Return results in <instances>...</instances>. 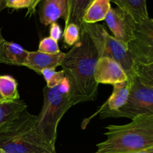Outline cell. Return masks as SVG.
<instances>
[{
	"label": "cell",
	"mask_w": 153,
	"mask_h": 153,
	"mask_svg": "<svg viewBox=\"0 0 153 153\" xmlns=\"http://www.w3.org/2000/svg\"><path fill=\"white\" fill-rule=\"evenodd\" d=\"M128 49L135 64L153 63V19L146 18L135 23L133 39Z\"/></svg>",
	"instance_id": "obj_7"
},
{
	"label": "cell",
	"mask_w": 153,
	"mask_h": 153,
	"mask_svg": "<svg viewBox=\"0 0 153 153\" xmlns=\"http://www.w3.org/2000/svg\"><path fill=\"white\" fill-rule=\"evenodd\" d=\"M114 37L127 45L133 39L135 23L133 18L119 7H111L105 19Z\"/></svg>",
	"instance_id": "obj_8"
},
{
	"label": "cell",
	"mask_w": 153,
	"mask_h": 153,
	"mask_svg": "<svg viewBox=\"0 0 153 153\" xmlns=\"http://www.w3.org/2000/svg\"><path fill=\"white\" fill-rule=\"evenodd\" d=\"M81 28L77 25L70 23L64 27L63 41L67 46H73L80 39Z\"/></svg>",
	"instance_id": "obj_21"
},
{
	"label": "cell",
	"mask_w": 153,
	"mask_h": 153,
	"mask_svg": "<svg viewBox=\"0 0 153 153\" xmlns=\"http://www.w3.org/2000/svg\"><path fill=\"white\" fill-rule=\"evenodd\" d=\"M98 60V52L92 39L81 28L80 39L65 53L61 64L77 104L97 99L99 84L94 74Z\"/></svg>",
	"instance_id": "obj_1"
},
{
	"label": "cell",
	"mask_w": 153,
	"mask_h": 153,
	"mask_svg": "<svg viewBox=\"0 0 153 153\" xmlns=\"http://www.w3.org/2000/svg\"><path fill=\"white\" fill-rule=\"evenodd\" d=\"M3 37H2V34H1V28H0V41L3 40Z\"/></svg>",
	"instance_id": "obj_28"
},
{
	"label": "cell",
	"mask_w": 153,
	"mask_h": 153,
	"mask_svg": "<svg viewBox=\"0 0 153 153\" xmlns=\"http://www.w3.org/2000/svg\"><path fill=\"white\" fill-rule=\"evenodd\" d=\"M40 75L43 76L46 82V88H52L58 86L65 78V73L63 70L56 71L54 68H46L41 71Z\"/></svg>",
	"instance_id": "obj_20"
},
{
	"label": "cell",
	"mask_w": 153,
	"mask_h": 153,
	"mask_svg": "<svg viewBox=\"0 0 153 153\" xmlns=\"http://www.w3.org/2000/svg\"><path fill=\"white\" fill-rule=\"evenodd\" d=\"M107 138L94 153H130L153 147V115L142 114L126 125L105 127Z\"/></svg>",
	"instance_id": "obj_2"
},
{
	"label": "cell",
	"mask_w": 153,
	"mask_h": 153,
	"mask_svg": "<svg viewBox=\"0 0 153 153\" xmlns=\"http://www.w3.org/2000/svg\"><path fill=\"white\" fill-rule=\"evenodd\" d=\"M37 51L47 54H57L61 52L58 41L50 37H44L40 40Z\"/></svg>",
	"instance_id": "obj_22"
},
{
	"label": "cell",
	"mask_w": 153,
	"mask_h": 153,
	"mask_svg": "<svg viewBox=\"0 0 153 153\" xmlns=\"http://www.w3.org/2000/svg\"><path fill=\"white\" fill-rule=\"evenodd\" d=\"M50 153H57V152H56V151H55V150H53L52 152H50Z\"/></svg>",
	"instance_id": "obj_30"
},
{
	"label": "cell",
	"mask_w": 153,
	"mask_h": 153,
	"mask_svg": "<svg viewBox=\"0 0 153 153\" xmlns=\"http://www.w3.org/2000/svg\"><path fill=\"white\" fill-rule=\"evenodd\" d=\"M110 1L128 13L136 23L149 17L146 0H110Z\"/></svg>",
	"instance_id": "obj_14"
},
{
	"label": "cell",
	"mask_w": 153,
	"mask_h": 153,
	"mask_svg": "<svg viewBox=\"0 0 153 153\" xmlns=\"http://www.w3.org/2000/svg\"><path fill=\"white\" fill-rule=\"evenodd\" d=\"M67 78L52 88H43V105L37 116L36 128L40 137L55 146L58 123L66 112L76 105Z\"/></svg>",
	"instance_id": "obj_3"
},
{
	"label": "cell",
	"mask_w": 153,
	"mask_h": 153,
	"mask_svg": "<svg viewBox=\"0 0 153 153\" xmlns=\"http://www.w3.org/2000/svg\"><path fill=\"white\" fill-rule=\"evenodd\" d=\"M68 11L67 0H42L39 9L40 22L47 26L60 18L66 21L68 17Z\"/></svg>",
	"instance_id": "obj_11"
},
{
	"label": "cell",
	"mask_w": 153,
	"mask_h": 153,
	"mask_svg": "<svg viewBox=\"0 0 153 153\" xmlns=\"http://www.w3.org/2000/svg\"><path fill=\"white\" fill-rule=\"evenodd\" d=\"M94 0H67L68 17L65 21V26L73 23L82 28L83 16L85 11Z\"/></svg>",
	"instance_id": "obj_18"
},
{
	"label": "cell",
	"mask_w": 153,
	"mask_h": 153,
	"mask_svg": "<svg viewBox=\"0 0 153 153\" xmlns=\"http://www.w3.org/2000/svg\"><path fill=\"white\" fill-rule=\"evenodd\" d=\"M6 0H0V12L6 8Z\"/></svg>",
	"instance_id": "obj_26"
},
{
	"label": "cell",
	"mask_w": 153,
	"mask_h": 153,
	"mask_svg": "<svg viewBox=\"0 0 153 153\" xmlns=\"http://www.w3.org/2000/svg\"><path fill=\"white\" fill-rule=\"evenodd\" d=\"M133 81V80H132ZM132 81L128 80L126 82H120L113 85L114 89L111 95L108 100L94 114L90 117L88 119L85 120L82 123V128H85L91 118L97 115H100L101 119H104L105 117L109 113H112L120 109L123 106L126 104L129 97Z\"/></svg>",
	"instance_id": "obj_9"
},
{
	"label": "cell",
	"mask_w": 153,
	"mask_h": 153,
	"mask_svg": "<svg viewBox=\"0 0 153 153\" xmlns=\"http://www.w3.org/2000/svg\"><path fill=\"white\" fill-rule=\"evenodd\" d=\"M130 153H153V147L150 148V149H146V150L140 151V152H130Z\"/></svg>",
	"instance_id": "obj_27"
},
{
	"label": "cell",
	"mask_w": 153,
	"mask_h": 153,
	"mask_svg": "<svg viewBox=\"0 0 153 153\" xmlns=\"http://www.w3.org/2000/svg\"><path fill=\"white\" fill-rule=\"evenodd\" d=\"M26 109L27 105L20 99L10 102L0 103V133Z\"/></svg>",
	"instance_id": "obj_15"
},
{
	"label": "cell",
	"mask_w": 153,
	"mask_h": 153,
	"mask_svg": "<svg viewBox=\"0 0 153 153\" xmlns=\"http://www.w3.org/2000/svg\"><path fill=\"white\" fill-rule=\"evenodd\" d=\"M18 83L8 75H0V103H7L19 100Z\"/></svg>",
	"instance_id": "obj_17"
},
{
	"label": "cell",
	"mask_w": 153,
	"mask_h": 153,
	"mask_svg": "<svg viewBox=\"0 0 153 153\" xmlns=\"http://www.w3.org/2000/svg\"><path fill=\"white\" fill-rule=\"evenodd\" d=\"M135 76L142 84L153 88V63L149 64H135Z\"/></svg>",
	"instance_id": "obj_19"
},
{
	"label": "cell",
	"mask_w": 153,
	"mask_h": 153,
	"mask_svg": "<svg viewBox=\"0 0 153 153\" xmlns=\"http://www.w3.org/2000/svg\"><path fill=\"white\" fill-rule=\"evenodd\" d=\"M49 35H50L49 37H52L56 41H58L61 39V36H62V30H61V26L57 23V22H53L50 25Z\"/></svg>",
	"instance_id": "obj_24"
},
{
	"label": "cell",
	"mask_w": 153,
	"mask_h": 153,
	"mask_svg": "<svg viewBox=\"0 0 153 153\" xmlns=\"http://www.w3.org/2000/svg\"><path fill=\"white\" fill-rule=\"evenodd\" d=\"M37 116L25 110L0 133V149L5 153H50L55 146L45 141L36 128Z\"/></svg>",
	"instance_id": "obj_4"
},
{
	"label": "cell",
	"mask_w": 153,
	"mask_h": 153,
	"mask_svg": "<svg viewBox=\"0 0 153 153\" xmlns=\"http://www.w3.org/2000/svg\"><path fill=\"white\" fill-rule=\"evenodd\" d=\"M41 1L42 0H34V1H33V4H32V5H31V7H30L28 10H27L26 16H31V15H33L35 13L36 7H37V6L38 5L40 2H41Z\"/></svg>",
	"instance_id": "obj_25"
},
{
	"label": "cell",
	"mask_w": 153,
	"mask_h": 153,
	"mask_svg": "<svg viewBox=\"0 0 153 153\" xmlns=\"http://www.w3.org/2000/svg\"><path fill=\"white\" fill-rule=\"evenodd\" d=\"M64 57L65 53L61 51L57 54L43 53L38 51L28 52L25 67L40 75L41 71L44 69H56L58 66H61Z\"/></svg>",
	"instance_id": "obj_12"
},
{
	"label": "cell",
	"mask_w": 153,
	"mask_h": 153,
	"mask_svg": "<svg viewBox=\"0 0 153 153\" xmlns=\"http://www.w3.org/2000/svg\"><path fill=\"white\" fill-rule=\"evenodd\" d=\"M94 78L99 85H114L128 81V76L120 64L108 58H99Z\"/></svg>",
	"instance_id": "obj_10"
},
{
	"label": "cell",
	"mask_w": 153,
	"mask_h": 153,
	"mask_svg": "<svg viewBox=\"0 0 153 153\" xmlns=\"http://www.w3.org/2000/svg\"><path fill=\"white\" fill-rule=\"evenodd\" d=\"M142 114L153 115V88L142 84L137 78H134L126 104L120 109L105 117H126L132 120Z\"/></svg>",
	"instance_id": "obj_6"
},
{
	"label": "cell",
	"mask_w": 153,
	"mask_h": 153,
	"mask_svg": "<svg viewBox=\"0 0 153 153\" xmlns=\"http://www.w3.org/2000/svg\"><path fill=\"white\" fill-rule=\"evenodd\" d=\"M28 51L13 42L3 39L0 41V63L8 65L25 67Z\"/></svg>",
	"instance_id": "obj_13"
},
{
	"label": "cell",
	"mask_w": 153,
	"mask_h": 153,
	"mask_svg": "<svg viewBox=\"0 0 153 153\" xmlns=\"http://www.w3.org/2000/svg\"><path fill=\"white\" fill-rule=\"evenodd\" d=\"M34 0H6V7L12 8L13 10L27 8V10L31 7Z\"/></svg>",
	"instance_id": "obj_23"
},
{
	"label": "cell",
	"mask_w": 153,
	"mask_h": 153,
	"mask_svg": "<svg viewBox=\"0 0 153 153\" xmlns=\"http://www.w3.org/2000/svg\"><path fill=\"white\" fill-rule=\"evenodd\" d=\"M0 153H5V152H4V151L2 150V149H0Z\"/></svg>",
	"instance_id": "obj_29"
},
{
	"label": "cell",
	"mask_w": 153,
	"mask_h": 153,
	"mask_svg": "<svg viewBox=\"0 0 153 153\" xmlns=\"http://www.w3.org/2000/svg\"><path fill=\"white\" fill-rule=\"evenodd\" d=\"M111 7L110 0H94L84 14L83 22L94 24L105 20Z\"/></svg>",
	"instance_id": "obj_16"
},
{
	"label": "cell",
	"mask_w": 153,
	"mask_h": 153,
	"mask_svg": "<svg viewBox=\"0 0 153 153\" xmlns=\"http://www.w3.org/2000/svg\"><path fill=\"white\" fill-rule=\"evenodd\" d=\"M82 29L85 30L92 39L98 52L99 58H108L119 63L128 76L132 81L135 77V62L128 49V46L111 36L104 25L98 23L83 22Z\"/></svg>",
	"instance_id": "obj_5"
}]
</instances>
